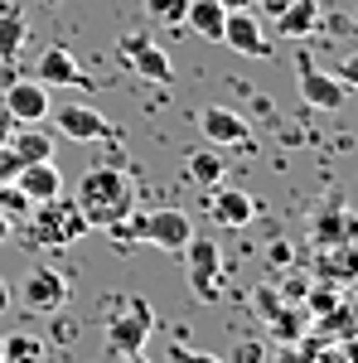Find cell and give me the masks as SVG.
I'll list each match as a JSON object with an SVG mask.
<instances>
[{
  "label": "cell",
  "instance_id": "6da1fadb",
  "mask_svg": "<svg viewBox=\"0 0 358 363\" xmlns=\"http://www.w3.org/2000/svg\"><path fill=\"white\" fill-rule=\"evenodd\" d=\"M73 203H78V213L87 218V228H111L136 208V184H131L126 169L97 165L78 179V199Z\"/></svg>",
  "mask_w": 358,
  "mask_h": 363
},
{
  "label": "cell",
  "instance_id": "7a4b0ae2",
  "mask_svg": "<svg viewBox=\"0 0 358 363\" xmlns=\"http://www.w3.org/2000/svg\"><path fill=\"white\" fill-rule=\"evenodd\" d=\"M116 247H131V242H150V247H165V252H179L184 242L194 238V218L184 208H150V213H126L121 223L102 228Z\"/></svg>",
  "mask_w": 358,
  "mask_h": 363
},
{
  "label": "cell",
  "instance_id": "3957f363",
  "mask_svg": "<svg viewBox=\"0 0 358 363\" xmlns=\"http://www.w3.org/2000/svg\"><path fill=\"white\" fill-rule=\"evenodd\" d=\"M87 233V218L78 213V203L73 199H44V203H34L25 218H20V238H25L29 247H49V252H58V247H73L78 238Z\"/></svg>",
  "mask_w": 358,
  "mask_h": 363
},
{
  "label": "cell",
  "instance_id": "277c9868",
  "mask_svg": "<svg viewBox=\"0 0 358 363\" xmlns=\"http://www.w3.org/2000/svg\"><path fill=\"white\" fill-rule=\"evenodd\" d=\"M150 335H155V310H150L145 296H116L107 306V349L116 359L140 354Z\"/></svg>",
  "mask_w": 358,
  "mask_h": 363
},
{
  "label": "cell",
  "instance_id": "5b68a950",
  "mask_svg": "<svg viewBox=\"0 0 358 363\" xmlns=\"http://www.w3.org/2000/svg\"><path fill=\"white\" fill-rule=\"evenodd\" d=\"M296 83H301L305 107H315V112H339V107L354 97V83H344L339 73H325L315 54L296 58Z\"/></svg>",
  "mask_w": 358,
  "mask_h": 363
},
{
  "label": "cell",
  "instance_id": "8992f818",
  "mask_svg": "<svg viewBox=\"0 0 358 363\" xmlns=\"http://www.w3.org/2000/svg\"><path fill=\"white\" fill-rule=\"evenodd\" d=\"M179 252H184V267H189L194 301H203V306L223 301V252H218V242L213 238H189Z\"/></svg>",
  "mask_w": 358,
  "mask_h": 363
},
{
  "label": "cell",
  "instance_id": "52a82bcc",
  "mask_svg": "<svg viewBox=\"0 0 358 363\" xmlns=\"http://www.w3.org/2000/svg\"><path fill=\"white\" fill-rule=\"evenodd\" d=\"M20 301H25V310H34V315H54V310H63V301H68V277H63L58 267H49V262H39V267H29V277L20 281Z\"/></svg>",
  "mask_w": 358,
  "mask_h": 363
},
{
  "label": "cell",
  "instance_id": "ba28073f",
  "mask_svg": "<svg viewBox=\"0 0 358 363\" xmlns=\"http://www.w3.org/2000/svg\"><path fill=\"white\" fill-rule=\"evenodd\" d=\"M34 160H54V140L44 136V131H34V126L10 131L5 145H0V179H15V174L25 165H34Z\"/></svg>",
  "mask_w": 358,
  "mask_h": 363
},
{
  "label": "cell",
  "instance_id": "9c48e42d",
  "mask_svg": "<svg viewBox=\"0 0 358 363\" xmlns=\"http://www.w3.org/2000/svg\"><path fill=\"white\" fill-rule=\"evenodd\" d=\"M218 44L237 49L242 58H267V54H272V39H267V29H262V20H257L252 10H228Z\"/></svg>",
  "mask_w": 358,
  "mask_h": 363
},
{
  "label": "cell",
  "instance_id": "30bf717a",
  "mask_svg": "<svg viewBox=\"0 0 358 363\" xmlns=\"http://www.w3.org/2000/svg\"><path fill=\"white\" fill-rule=\"evenodd\" d=\"M310 238H315V247L320 242H349L354 238V213H349V203L339 189L325 194V203H315V213H310Z\"/></svg>",
  "mask_w": 358,
  "mask_h": 363
},
{
  "label": "cell",
  "instance_id": "8fae6325",
  "mask_svg": "<svg viewBox=\"0 0 358 363\" xmlns=\"http://www.w3.org/2000/svg\"><path fill=\"white\" fill-rule=\"evenodd\" d=\"M54 126L68 140H107V136H116V126H111L97 107H87V102H63V107H54Z\"/></svg>",
  "mask_w": 358,
  "mask_h": 363
},
{
  "label": "cell",
  "instance_id": "7c38bea8",
  "mask_svg": "<svg viewBox=\"0 0 358 363\" xmlns=\"http://www.w3.org/2000/svg\"><path fill=\"white\" fill-rule=\"evenodd\" d=\"M0 112L10 116V121H20V126H34V121H44L49 116V87L39 83V78H20V83L5 87V107Z\"/></svg>",
  "mask_w": 358,
  "mask_h": 363
},
{
  "label": "cell",
  "instance_id": "4fadbf2b",
  "mask_svg": "<svg viewBox=\"0 0 358 363\" xmlns=\"http://www.w3.org/2000/svg\"><path fill=\"white\" fill-rule=\"evenodd\" d=\"M121 58L136 68L145 83H169V78H174V63H169V54L150 44V34H126V39H121Z\"/></svg>",
  "mask_w": 358,
  "mask_h": 363
},
{
  "label": "cell",
  "instance_id": "5bb4252c",
  "mask_svg": "<svg viewBox=\"0 0 358 363\" xmlns=\"http://www.w3.org/2000/svg\"><path fill=\"white\" fill-rule=\"evenodd\" d=\"M208 218L218 228H247L257 218V199L247 189H228V184H213L208 189Z\"/></svg>",
  "mask_w": 358,
  "mask_h": 363
},
{
  "label": "cell",
  "instance_id": "9a60e30c",
  "mask_svg": "<svg viewBox=\"0 0 358 363\" xmlns=\"http://www.w3.org/2000/svg\"><path fill=\"white\" fill-rule=\"evenodd\" d=\"M198 136L208 140V145H218V150H228V145H242L252 131L237 112H228V107H203V112H198Z\"/></svg>",
  "mask_w": 358,
  "mask_h": 363
},
{
  "label": "cell",
  "instance_id": "2e32d148",
  "mask_svg": "<svg viewBox=\"0 0 358 363\" xmlns=\"http://www.w3.org/2000/svg\"><path fill=\"white\" fill-rule=\"evenodd\" d=\"M358 272V257H354V238L349 242H320L315 247V277L334 281V286H349Z\"/></svg>",
  "mask_w": 358,
  "mask_h": 363
},
{
  "label": "cell",
  "instance_id": "e0dca14e",
  "mask_svg": "<svg viewBox=\"0 0 358 363\" xmlns=\"http://www.w3.org/2000/svg\"><path fill=\"white\" fill-rule=\"evenodd\" d=\"M39 83L44 87H92V78L78 68V58L68 54V49L54 44V49L39 54Z\"/></svg>",
  "mask_w": 358,
  "mask_h": 363
},
{
  "label": "cell",
  "instance_id": "ac0fdd59",
  "mask_svg": "<svg viewBox=\"0 0 358 363\" xmlns=\"http://www.w3.org/2000/svg\"><path fill=\"white\" fill-rule=\"evenodd\" d=\"M354 330H358V320H354V306H349V301H339L334 310L315 315V320L305 325V335L315 339V344H349Z\"/></svg>",
  "mask_w": 358,
  "mask_h": 363
},
{
  "label": "cell",
  "instance_id": "d6986e66",
  "mask_svg": "<svg viewBox=\"0 0 358 363\" xmlns=\"http://www.w3.org/2000/svg\"><path fill=\"white\" fill-rule=\"evenodd\" d=\"M325 25V15H320V0H291L281 15H276V29H281V39H310V34H320Z\"/></svg>",
  "mask_w": 358,
  "mask_h": 363
},
{
  "label": "cell",
  "instance_id": "ffe728a7",
  "mask_svg": "<svg viewBox=\"0 0 358 363\" xmlns=\"http://www.w3.org/2000/svg\"><path fill=\"white\" fill-rule=\"evenodd\" d=\"M15 184H20V194H25L29 203H44V199H54L58 189H63V174H58L54 160H34V165H25L15 174Z\"/></svg>",
  "mask_w": 358,
  "mask_h": 363
},
{
  "label": "cell",
  "instance_id": "44dd1931",
  "mask_svg": "<svg viewBox=\"0 0 358 363\" xmlns=\"http://www.w3.org/2000/svg\"><path fill=\"white\" fill-rule=\"evenodd\" d=\"M223 20H228V10H223L218 0H189V5H184V25H189L198 39H208V44L223 39Z\"/></svg>",
  "mask_w": 358,
  "mask_h": 363
},
{
  "label": "cell",
  "instance_id": "7402d4cb",
  "mask_svg": "<svg viewBox=\"0 0 358 363\" xmlns=\"http://www.w3.org/2000/svg\"><path fill=\"white\" fill-rule=\"evenodd\" d=\"M184 174H189L198 189H213V184H223V174H228V169H223L218 145H208V140H203V145L194 150L189 160H184Z\"/></svg>",
  "mask_w": 358,
  "mask_h": 363
},
{
  "label": "cell",
  "instance_id": "603a6c76",
  "mask_svg": "<svg viewBox=\"0 0 358 363\" xmlns=\"http://www.w3.org/2000/svg\"><path fill=\"white\" fill-rule=\"evenodd\" d=\"M29 44V20L20 10H5L0 15V63H15Z\"/></svg>",
  "mask_w": 358,
  "mask_h": 363
},
{
  "label": "cell",
  "instance_id": "cb8c5ba5",
  "mask_svg": "<svg viewBox=\"0 0 358 363\" xmlns=\"http://www.w3.org/2000/svg\"><path fill=\"white\" fill-rule=\"evenodd\" d=\"M305 325H310V315H305L301 306H291V301H286V306H281L272 320H267V330H272L276 344H296V339L305 335Z\"/></svg>",
  "mask_w": 358,
  "mask_h": 363
},
{
  "label": "cell",
  "instance_id": "d4e9b609",
  "mask_svg": "<svg viewBox=\"0 0 358 363\" xmlns=\"http://www.w3.org/2000/svg\"><path fill=\"white\" fill-rule=\"evenodd\" d=\"M0 363H44V339H39V335L0 339Z\"/></svg>",
  "mask_w": 358,
  "mask_h": 363
},
{
  "label": "cell",
  "instance_id": "484cf974",
  "mask_svg": "<svg viewBox=\"0 0 358 363\" xmlns=\"http://www.w3.org/2000/svg\"><path fill=\"white\" fill-rule=\"evenodd\" d=\"M339 301H344V286H334V281H320V277H315V281H310V291L301 296V310L310 315V320H315V315L334 310Z\"/></svg>",
  "mask_w": 358,
  "mask_h": 363
},
{
  "label": "cell",
  "instance_id": "4316f807",
  "mask_svg": "<svg viewBox=\"0 0 358 363\" xmlns=\"http://www.w3.org/2000/svg\"><path fill=\"white\" fill-rule=\"evenodd\" d=\"M140 5H145V15L155 25H184V5L189 0H140Z\"/></svg>",
  "mask_w": 358,
  "mask_h": 363
},
{
  "label": "cell",
  "instance_id": "83f0119b",
  "mask_svg": "<svg viewBox=\"0 0 358 363\" xmlns=\"http://www.w3.org/2000/svg\"><path fill=\"white\" fill-rule=\"evenodd\" d=\"M281 306H286V301H281V291H276V286H257V291H252V315H257L262 325H267Z\"/></svg>",
  "mask_w": 358,
  "mask_h": 363
},
{
  "label": "cell",
  "instance_id": "f1b7e54d",
  "mask_svg": "<svg viewBox=\"0 0 358 363\" xmlns=\"http://www.w3.org/2000/svg\"><path fill=\"white\" fill-rule=\"evenodd\" d=\"M228 363H267V344H262L257 335H242L237 344H233Z\"/></svg>",
  "mask_w": 358,
  "mask_h": 363
},
{
  "label": "cell",
  "instance_id": "f546056e",
  "mask_svg": "<svg viewBox=\"0 0 358 363\" xmlns=\"http://www.w3.org/2000/svg\"><path fill=\"white\" fill-rule=\"evenodd\" d=\"M310 363H358L354 359V339H349V344H320V349L310 354Z\"/></svg>",
  "mask_w": 358,
  "mask_h": 363
},
{
  "label": "cell",
  "instance_id": "4dcf8cb0",
  "mask_svg": "<svg viewBox=\"0 0 358 363\" xmlns=\"http://www.w3.org/2000/svg\"><path fill=\"white\" fill-rule=\"evenodd\" d=\"M310 281H315V277H305V272H291V277L281 281L276 291H281V301H291V306H301V296L310 291Z\"/></svg>",
  "mask_w": 358,
  "mask_h": 363
},
{
  "label": "cell",
  "instance_id": "1f68e13d",
  "mask_svg": "<svg viewBox=\"0 0 358 363\" xmlns=\"http://www.w3.org/2000/svg\"><path fill=\"white\" fill-rule=\"evenodd\" d=\"M267 262H272L276 272H291V262H296V257H291L286 242H272V247H267Z\"/></svg>",
  "mask_w": 358,
  "mask_h": 363
},
{
  "label": "cell",
  "instance_id": "d6a6232c",
  "mask_svg": "<svg viewBox=\"0 0 358 363\" xmlns=\"http://www.w3.org/2000/svg\"><path fill=\"white\" fill-rule=\"evenodd\" d=\"M169 359L174 363H223V359H213V354H194V349H174Z\"/></svg>",
  "mask_w": 358,
  "mask_h": 363
},
{
  "label": "cell",
  "instance_id": "836d02e7",
  "mask_svg": "<svg viewBox=\"0 0 358 363\" xmlns=\"http://www.w3.org/2000/svg\"><path fill=\"white\" fill-rule=\"evenodd\" d=\"M252 5H257V10H262L267 20H276V15H281V10H286L291 0H252Z\"/></svg>",
  "mask_w": 358,
  "mask_h": 363
},
{
  "label": "cell",
  "instance_id": "e575fe53",
  "mask_svg": "<svg viewBox=\"0 0 358 363\" xmlns=\"http://www.w3.org/2000/svg\"><path fill=\"white\" fill-rule=\"evenodd\" d=\"M10 233H15V218H5V213H0V242H10Z\"/></svg>",
  "mask_w": 358,
  "mask_h": 363
},
{
  "label": "cell",
  "instance_id": "d590c367",
  "mask_svg": "<svg viewBox=\"0 0 358 363\" xmlns=\"http://www.w3.org/2000/svg\"><path fill=\"white\" fill-rule=\"evenodd\" d=\"M223 10H252V0H218Z\"/></svg>",
  "mask_w": 358,
  "mask_h": 363
},
{
  "label": "cell",
  "instance_id": "8d00e7d4",
  "mask_svg": "<svg viewBox=\"0 0 358 363\" xmlns=\"http://www.w3.org/2000/svg\"><path fill=\"white\" fill-rule=\"evenodd\" d=\"M10 126H15V121H10V116L0 112V145H5V136H10Z\"/></svg>",
  "mask_w": 358,
  "mask_h": 363
},
{
  "label": "cell",
  "instance_id": "74e56055",
  "mask_svg": "<svg viewBox=\"0 0 358 363\" xmlns=\"http://www.w3.org/2000/svg\"><path fill=\"white\" fill-rule=\"evenodd\" d=\"M121 363H150V359H145V349H140V354H121Z\"/></svg>",
  "mask_w": 358,
  "mask_h": 363
},
{
  "label": "cell",
  "instance_id": "f35d334b",
  "mask_svg": "<svg viewBox=\"0 0 358 363\" xmlns=\"http://www.w3.org/2000/svg\"><path fill=\"white\" fill-rule=\"evenodd\" d=\"M0 310H10V286L0 281Z\"/></svg>",
  "mask_w": 358,
  "mask_h": 363
}]
</instances>
